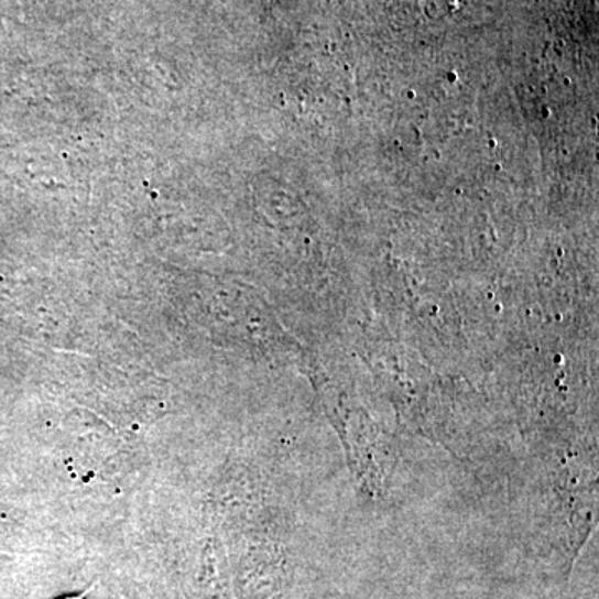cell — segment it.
Listing matches in <instances>:
<instances>
[{
    "label": "cell",
    "instance_id": "cell-1",
    "mask_svg": "<svg viewBox=\"0 0 599 599\" xmlns=\"http://www.w3.org/2000/svg\"><path fill=\"white\" fill-rule=\"evenodd\" d=\"M57 599H87V592H77V595H65Z\"/></svg>",
    "mask_w": 599,
    "mask_h": 599
}]
</instances>
